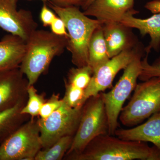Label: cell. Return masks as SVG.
Listing matches in <instances>:
<instances>
[{"label":"cell","mask_w":160,"mask_h":160,"mask_svg":"<svg viewBox=\"0 0 160 160\" xmlns=\"http://www.w3.org/2000/svg\"><path fill=\"white\" fill-rule=\"evenodd\" d=\"M71 160H160V150L145 142L128 141L109 134L92 140L81 153L66 158Z\"/></svg>","instance_id":"1"},{"label":"cell","mask_w":160,"mask_h":160,"mask_svg":"<svg viewBox=\"0 0 160 160\" xmlns=\"http://www.w3.org/2000/svg\"><path fill=\"white\" fill-rule=\"evenodd\" d=\"M68 38L42 29H37L32 33L27 42V51L19 67L28 80L29 86L34 85L40 76L46 72L55 57L64 52Z\"/></svg>","instance_id":"2"},{"label":"cell","mask_w":160,"mask_h":160,"mask_svg":"<svg viewBox=\"0 0 160 160\" xmlns=\"http://www.w3.org/2000/svg\"><path fill=\"white\" fill-rule=\"evenodd\" d=\"M47 4L65 23L69 34L66 49L71 53L72 63L77 67L88 66L89 41L102 22L89 18L77 6L63 8L50 2Z\"/></svg>","instance_id":"3"},{"label":"cell","mask_w":160,"mask_h":160,"mask_svg":"<svg viewBox=\"0 0 160 160\" xmlns=\"http://www.w3.org/2000/svg\"><path fill=\"white\" fill-rule=\"evenodd\" d=\"M109 134L108 117L102 92L86 101L78 127L66 158L81 153L95 138Z\"/></svg>","instance_id":"4"},{"label":"cell","mask_w":160,"mask_h":160,"mask_svg":"<svg viewBox=\"0 0 160 160\" xmlns=\"http://www.w3.org/2000/svg\"><path fill=\"white\" fill-rule=\"evenodd\" d=\"M160 112V77H153L137 83L133 95L120 113L124 126H137Z\"/></svg>","instance_id":"5"},{"label":"cell","mask_w":160,"mask_h":160,"mask_svg":"<svg viewBox=\"0 0 160 160\" xmlns=\"http://www.w3.org/2000/svg\"><path fill=\"white\" fill-rule=\"evenodd\" d=\"M145 52L139 53L124 69L122 75L111 91L107 93L102 92L108 117L109 135H114L123 105L136 86L142 70V59Z\"/></svg>","instance_id":"6"},{"label":"cell","mask_w":160,"mask_h":160,"mask_svg":"<svg viewBox=\"0 0 160 160\" xmlns=\"http://www.w3.org/2000/svg\"><path fill=\"white\" fill-rule=\"evenodd\" d=\"M42 148L38 119L32 118L0 144V160H34Z\"/></svg>","instance_id":"7"},{"label":"cell","mask_w":160,"mask_h":160,"mask_svg":"<svg viewBox=\"0 0 160 160\" xmlns=\"http://www.w3.org/2000/svg\"><path fill=\"white\" fill-rule=\"evenodd\" d=\"M83 107L71 108L64 102L48 118L38 119L43 149L49 148L64 137L74 136L79 124Z\"/></svg>","instance_id":"8"},{"label":"cell","mask_w":160,"mask_h":160,"mask_svg":"<svg viewBox=\"0 0 160 160\" xmlns=\"http://www.w3.org/2000/svg\"><path fill=\"white\" fill-rule=\"evenodd\" d=\"M143 52H146L145 48L139 42L133 48L124 50L96 69L89 86L85 90L86 101L91 97L112 88L118 72L125 69L139 53Z\"/></svg>","instance_id":"9"},{"label":"cell","mask_w":160,"mask_h":160,"mask_svg":"<svg viewBox=\"0 0 160 160\" xmlns=\"http://www.w3.org/2000/svg\"><path fill=\"white\" fill-rule=\"evenodd\" d=\"M18 0H0V28L26 42L38 28L31 11L17 9Z\"/></svg>","instance_id":"10"},{"label":"cell","mask_w":160,"mask_h":160,"mask_svg":"<svg viewBox=\"0 0 160 160\" xmlns=\"http://www.w3.org/2000/svg\"><path fill=\"white\" fill-rule=\"evenodd\" d=\"M19 68L0 71V112L27 101L29 83Z\"/></svg>","instance_id":"11"},{"label":"cell","mask_w":160,"mask_h":160,"mask_svg":"<svg viewBox=\"0 0 160 160\" xmlns=\"http://www.w3.org/2000/svg\"><path fill=\"white\" fill-rule=\"evenodd\" d=\"M133 6L134 0H94L83 13L94 17L103 23L120 22L127 13H138Z\"/></svg>","instance_id":"12"},{"label":"cell","mask_w":160,"mask_h":160,"mask_svg":"<svg viewBox=\"0 0 160 160\" xmlns=\"http://www.w3.org/2000/svg\"><path fill=\"white\" fill-rule=\"evenodd\" d=\"M131 29L120 22L103 23V34L110 58L124 50L133 48L139 42L136 39Z\"/></svg>","instance_id":"13"},{"label":"cell","mask_w":160,"mask_h":160,"mask_svg":"<svg viewBox=\"0 0 160 160\" xmlns=\"http://www.w3.org/2000/svg\"><path fill=\"white\" fill-rule=\"evenodd\" d=\"M27 49V42L18 36H4L0 41V71L19 68Z\"/></svg>","instance_id":"14"},{"label":"cell","mask_w":160,"mask_h":160,"mask_svg":"<svg viewBox=\"0 0 160 160\" xmlns=\"http://www.w3.org/2000/svg\"><path fill=\"white\" fill-rule=\"evenodd\" d=\"M114 135L128 141L150 142L160 150V112L152 115L146 122L131 129L118 128Z\"/></svg>","instance_id":"15"},{"label":"cell","mask_w":160,"mask_h":160,"mask_svg":"<svg viewBox=\"0 0 160 160\" xmlns=\"http://www.w3.org/2000/svg\"><path fill=\"white\" fill-rule=\"evenodd\" d=\"M135 13L130 12L125 15L120 22L130 28H135L140 31L142 36L149 35L151 40L145 48L146 53H150L152 49L160 50V13L153 14L147 18H138L133 17Z\"/></svg>","instance_id":"16"},{"label":"cell","mask_w":160,"mask_h":160,"mask_svg":"<svg viewBox=\"0 0 160 160\" xmlns=\"http://www.w3.org/2000/svg\"><path fill=\"white\" fill-rule=\"evenodd\" d=\"M26 102H20L10 109L0 112V144L26 122L29 116L22 114L21 111Z\"/></svg>","instance_id":"17"},{"label":"cell","mask_w":160,"mask_h":160,"mask_svg":"<svg viewBox=\"0 0 160 160\" xmlns=\"http://www.w3.org/2000/svg\"><path fill=\"white\" fill-rule=\"evenodd\" d=\"M102 25L98 27L93 32L88 46L89 66L93 72L110 59L107 52Z\"/></svg>","instance_id":"18"},{"label":"cell","mask_w":160,"mask_h":160,"mask_svg":"<svg viewBox=\"0 0 160 160\" xmlns=\"http://www.w3.org/2000/svg\"><path fill=\"white\" fill-rule=\"evenodd\" d=\"M73 138V136H66L61 138L49 148L40 150L34 160H62L70 148Z\"/></svg>","instance_id":"19"},{"label":"cell","mask_w":160,"mask_h":160,"mask_svg":"<svg viewBox=\"0 0 160 160\" xmlns=\"http://www.w3.org/2000/svg\"><path fill=\"white\" fill-rule=\"evenodd\" d=\"M93 72V70L89 65L72 68L69 69L67 79L65 80L76 87L85 90L89 86Z\"/></svg>","instance_id":"20"},{"label":"cell","mask_w":160,"mask_h":160,"mask_svg":"<svg viewBox=\"0 0 160 160\" xmlns=\"http://www.w3.org/2000/svg\"><path fill=\"white\" fill-rule=\"evenodd\" d=\"M27 94V102L22 109L21 113L27 115L32 118L36 117L39 116L41 108L46 100L43 95L38 93L33 85L28 86Z\"/></svg>","instance_id":"21"},{"label":"cell","mask_w":160,"mask_h":160,"mask_svg":"<svg viewBox=\"0 0 160 160\" xmlns=\"http://www.w3.org/2000/svg\"><path fill=\"white\" fill-rule=\"evenodd\" d=\"M66 91L62 98L64 103L72 108L82 107L86 102L85 90L76 87L65 80Z\"/></svg>","instance_id":"22"},{"label":"cell","mask_w":160,"mask_h":160,"mask_svg":"<svg viewBox=\"0 0 160 160\" xmlns=\"http://www.w3.org/2000/svg\"><path fill=\"white\" fill-rule=\"evenodd\" d=\"M149 53L142 61V70L138 79L144 82L152 78L160 77V57L157 59L152 64L148 62Z\"/></svg>","instance_id":"23"},{"label":"cell","mask_w":160,"mask_h":160,"mask_svg":"<svg viewBox=\"0 0 160 160\" xmlns=\"http://www.w3.org/2000/svg\"><path fill=\"white\" fill-rule=\"evenodd\" d=\"M64 103L62 98H60L59 94L53 93L49 99L46 100L43 104L39 114L40 118L46 119L56 111Z\"/></svg>","instance_id":"24"},{"label":"cell","mask_w":160,"mask_h":160,"mask_svg":"<svg viewBox=\"0 0 160 160\" xmlns=\"http://www.w3.org/2000/svg\"><path fill=\"white\" fill-rule=\"evenodd\" d=\"M55 14L51 9L46 2H44L40 13V19L44 27L50 26L54 19L57 17Z\"/></svg>","instance_id":"25"},{"label":"cell","mask_w":160,"mask_h":160,"mask_svg":"<svg viewBox=\"0 0 160 160\" xmlns=\"http://www.w3.org/2000/svg\"><path fill=\"white\" fill-rule=\"evenodd\" d=\"M51 32L54 34L61 36L69 37V34L66 31L65 23L61 18L57 17L50 25Z\"/></svg>","instance_id":"26"},{"label":"cell","mask_w":160,"mask_h":160,"mask_svg":"<svg viewBox=\"0 0 160 160\" xmlns=\"http://www.w3.org/2000/svg\"><path fill=\"white\" fill-rule=\"evenodd\" d=\"M86 0H49V2L60 7L77 6L82 7L84 6Z\"/></svg>","instance_id":"27"},{"label":"cell","mask_w":160,"mask_h":160,"mask_svg":"<svg viewBox=\"0 0 160 160\" xmlns=\"http://www.w3.org/2000/svg\"><path fill=\"white\" fill-rule=\"evenodd\" d=\"M145 7L153 14L160 13V0L150 1L146 3Z\"/></svg>","instance_id":"28"},{"label":"cell","mask_w":160,"mask_h":160,"mask_svg":"<svg viewBox=\"0 0 160 160\" xmlns=\"http://www.w3.org/2000/svg\"><path fill=\"white\" fill-rule=\"evenodd\" d=\"M94 1V0H86V3H85V5H84V6H83L82 8L83 10H85V9H87V8L89 7V5Z\"/></svg>","instance_id":"29"},{"label":"cell","mask_w":160,"mask_h":160,"mask_svg":"<svg viewBox=\"0 0 160 160\" xmlns=\"http://www.w3.org/2000/svg\"><path fill=\"white\" fill-rule=\"evenodd\" d=\"M41 1H43L44 2H49V0H41Z\"/></svg>","instance_id":"30"}]
</instances>
